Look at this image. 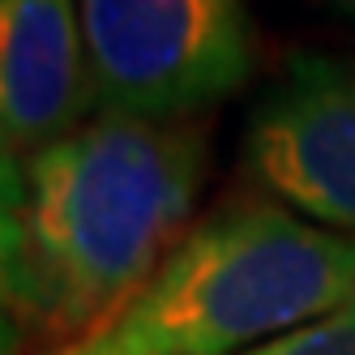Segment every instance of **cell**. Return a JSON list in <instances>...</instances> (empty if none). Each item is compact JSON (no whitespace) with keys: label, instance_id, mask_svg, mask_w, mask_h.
Listing matches in <instances>:
<instances>
[{"label":"cell","instance_id":"cell-10","mask_svg":"<svg viewBox=\"0 0 355 355\" xmlns=\"http://www.w3.org/2000/svg\"><path fill=\"white\" fill-rule=\"evenodd\" d=\"M334 5H343V9H351V13H355V0H334Z\"/></svg>","mask_w":355,"mask_h":355},{"label":"cell","instance_id":"cell-3","mask_svg":"<svg viewBox=\"0 0 355 355\" xmlns=\"http://www.w3.org/2000/svg\"><path fill=\"white\" fill-rule=\"evenodd\" d=\"M78 13L98 112L197 120L257 64L244 0H78Z\"/></svg>","mask_w":355,"mask_h":355},{"label":"cell","instance_id":"cell-5","mask_svg":"<svg viewBox=\"0 0 355 355\" xmlns=\"http://www.w3.org/2000/svg\"><path fill=\"white\" fill-rule=\"evenodd\" d=\"M98 103L73 0H0V155L56 146Z\"/></svg>","mask_w":355,"mask_h":355},{"label":"cell","instance_id":"cell-7","mask_svg":"<svg viewBox=\"0 0 355 355\" xmlns=\"http://www.w3.org/2000/svg\"><path fill=\"white\" fill-rule=\"evenodd\" d=\"M248 355H355V300L334 309L329 317L313 321L295 329V334H283Z\"/></svg>","mask_w":355,"mask_h":355},{"label":"cell","instance_id":"cell-2","mask_svg":"<svg viewBox=\"0 0 355 355\" xmlns=\"http://www.w3.org/2000/svg\"><path fill=\"white\" fill-rule=\"evenodd\" d=\"M355 300V236L232 201L180 236L94 355H248Z\"/></svg>","mask_w":355,"mask_h":355},{"label":"cell","instance_id":"cell-4","mask_svg":"<svg viewBox=\"0 0 355 355\" xmlns=\"http://www.w3.org/2000/svg\"><path fill=\"white\" fill-rule=\"evenodd\" d=\"M244 155L309 223L355 236V64L295 56L252 112Z\"/></svg>","mask_w":355,"mask_h":355},{"label":"cell","instance_id":"cell-1","mask_svg":"<svg viewBox=\"0 0 355 355\" xmlns=\"http://www.w3.org/2000/svg\"><path fill=\"white\" fill-rule=\"evenodd\" d=\"M35 325L78 347L107 329L180 244L206 180L197 120L94 112L21 163Z\"/></svg>","mask_w":355,"mask_h":355},{"label":"cell","instance_id":"cell-6","mask_svg":"<svg viewBox=\"0 0 355 355\" xmlns=\"http://www.w3.org/2000/svg\"><path fill=\"white\" fill-rule=\"evenodd\" d=\"M0 313L35 317V283L26 257V175L21 163L0 155Z\"/></svg>","mask_w":355,"mask_h":355},{"label":"cell","instance_id":"cell-9","mask_svg":"<svg viewBox=\"0 0 355 355\" xmlns=\"http://www.w3.org/2000/svg\"><path fill=\"white\" fill-rule=\"evenodd\" d=\"M52 355H94V351H82V347H64V351H52Z\"/></svg>","mask_w":355,"mask_h":355},{"label":"cell","instance_id":"cell-8","mask_svg":"<svg viewBox=\"0 0 355 355\" xmlns=\"http://www.w3.org/2000/svg\"><path fill=\"white\" fill-rule=\"evenodd\" d=\"M0 355H21V329L9 313H0Z\"/></svg>","mask_w":355,"mask_h":355}]
</instances>
